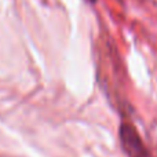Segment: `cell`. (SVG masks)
Here are the masks:
<instances>
[{
    "instance_id": "6da1fadb",
    "label": "cell",
    "mask_w": 157,
    "mask_h": 157,
    "mask_svg": "<svg viewBox=\"0 0 157 157\" xmlns=\"http://www.w3.org/2000/svg\"><path fill=\"white\" fill-rule=\"evenodd\" d=\"M120 141L127 157H149L139 134L130 123H123L120 127Z\"/></svg>"
}]
</instances>
